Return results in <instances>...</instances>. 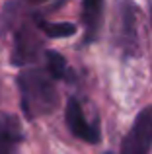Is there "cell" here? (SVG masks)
<instances>
[{
    "instance_id": "cell-1",
    "label": "cell",
    "mask_w": 152,
    "mask_h": 154,
    "mask_svg": "<svg viewBox=\"0 0 152 154\" xmlns=\"http://www.w3.org/2000/svg\"><path fill=\"white\" fill-rule=\"evenodd\" d=\"M57 80L51 72L43 68H29L18 74L20 88V105L26 119H39L55 111L59 103L57 94Z\"/></svg>"
},
{
    "instance_id": "cell-2",
    "label": "cell",
    "mask_w": 152,
    "mask_h": 154,
    "mask_svg": "<svg viewBox=\"0 0 152 154\" xmlns=\"http://www.w3.org/2000/svg\"><path fill=\"white\" fill-rule=\"evenodd\" d=\"M152 148V107H144L137 115L133 127L123 139L121 154H150Z\"/></svg>"
},
{
    "instance_id": "cell-3",
    "label": "cell",
    "mask_w": 152,
    "mask_h": 154,
    "mask_svg": "<svg viewBox=\"0 0 152 154\" xmlns=\"http://www.w3.org/2000/svg\"><path fill=\"white\" fill-rule=\"evenodd\" d=\"M39 27H31L29 23H22L14 37V51H12V64L14 66H27L31 63H37L41 55V39L37 35Z\"/></svg>"
},
{
    "instance_id": "cell-4",
    "label": "cell",
    "mask_w": 152,
    "mask_h": 154,
    "mask_svg": "<svg viewBox=\"0 0 152 154\" xmlns=\"http://www.w3.org/2000/svg\"><path fill=\"white\" fill-rule=\"evenodd\" d=\"M65 119H66V127L72 133L76 139L84 140V143L96 144L99 143V123H92V121L86 119L84 115L82 103H80L78 98H68V103H66V111H65Z\"/></svg>"
},
{
    "instance_id": "cell-5",
    "label": "cell",
    "mask_w": 152,
    "mask_h": 154,
    "mask_svg": "<svg viewBox=\"0 0 152 154\" xmlns=\"http://www.w3.org/2000/svg\"><path fill=\"white\" fill-rule=\"evenodd\" d=\"M23 131L18 117L0 109V154H20Z\"/></svg>"
},
{
    "instance_id": "cell-6",
    "label": "cell",
    "mask_w": 152,
    "mask_h": 154,
    "mask_svg": "<svg viewBox=\"0 0 152 154\" xmlns=\"http://www.w3.org/2000/svg\"><path fill=\"white\" fill-rule=\"evenodd\" d=\"M121 16V35H119V45L127 53H135L137 49V22H135V6L129 0H123L119 6Z\"/></svg>"
},
{
    "instance_id": "cell-7",
    "label": "cell",
    "mask_w": 152,
    "mask_h": 154,
    "mask_svg": "<svg viewBox=\"0 0 152 154\" xmlns=\"http://www.w3.org/2000/svg\"><path fill=\"white\" fill-rule=\"evenodd\" d=\"M82 20H84V41L92 43L99 35L103 20V0H82Z\"/></svg>"
},
{
    "instance_id": "cell-8",
    "label": "cell",
    "mask_w": 152,
    "mask_h": 154,
    "mask_svg": "<svg viewBox=\"0 0 152 154\" xmlns=\"http://www.w3.org/2000/svg\"><path fill=\"white\" fill-rule=\"evenodd\" d=\"M35 26L39 27V31L47 35V37H70V35L76 33V26L74 23H66V22H47V20L35 18Z\"/></svg>"
},
{
    "instance_id": "cell-9",
    "label": "cell",
    "mask_w": 152,
    "mask_h": 154,
    "mask_svg": "<svg viewBox=\"0 0 152 154\" xmlns=\"http://www.w3.org/2000/svg\"><path fill=\"white\" fill-rule=\"evenodd\" d=\"M45 68L51 72V76H53L55 80L66 78V72H68L65 57L57 51H45Z\"/></svg>"
},
{
    "instance_id": "cell-10",
    "label": "cell",
    "mask_w": 152,
    "mask_h": 154,
    "mask_svg": "<svg viewBox=\"0 0 152 154\" xmlns=\"http://www.w3.org/2000/svg\"><path fill=\"white\" fill-rule=\"evenodd\" d=\"M105 154H113V152H105Z\"/></svg>"
}]
</instances>
